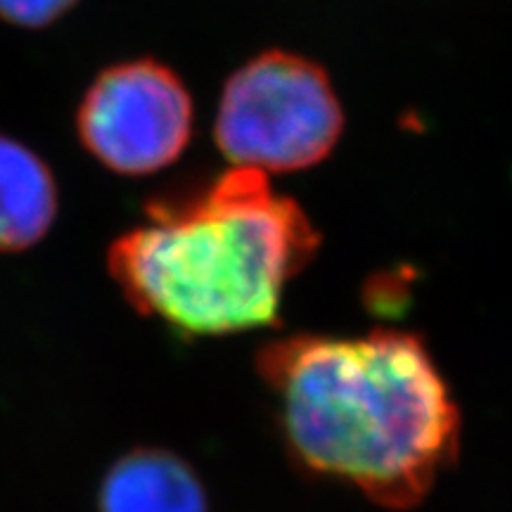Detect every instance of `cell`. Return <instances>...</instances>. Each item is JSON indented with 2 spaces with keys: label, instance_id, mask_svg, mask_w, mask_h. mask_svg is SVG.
I'll use <instances>...</instances> for the list:
<instances>
[{
  "label": "cell",
  "instance_id": "3",
  "mask_svg": "<svg viewBox=\"0 0 512 512\" xmlns=\"http://www.w3.org/2000/svg\"><path fill=\"white\" fill-rule=\"evenodd\" d=\"M342 121L335 88L318 64L266 53L228 79L216 114V143L242 169L299 171L330 155Z\"/></svg>",
  "mask_w": 512,
  "mask_h": 512
},
{
  "label": "cell",
  "instance_id": "1",
  "mask_svg": "<svg viewBox=\"0 0 512 512\" xmlns=\"http://www.w3.org/2000/svg\"><path fill=\"white\" fill-rule=\"evenodd\" d=\"M254 363L287 453L306 475L411 510L456 463L460 408L415 332H302L264 344Z\"/></svg>",
  "mask_w": 512,
  "mask_h": 512
},
{
  "label": "cell",
  "instance_id": "6",
  "mask_svg": "<svg viewBox=\"0 0 512 512\" xmlns=\"http://www.w3.org/2000/svg\"><path fill=\"white\" fill-rule=\"evenodd\" d=\"M57 216L50 166L8 136H0V252H24L46 238Z\"/></svg>",
  "mask_w": 512,
  "mask_h": 512
},
{
  "label": "cell",
  "instance_id": "4",
  "mask_svg": "<svg viewBox=\"0 0 512 512\" xmlns=\"http://www.w3.org/2000/svg\"><path fill=\"white\" fill-rule=\"evenodd\" d=\"M76 133L114 174H155L174 164L190 143L192 98L162 62L112 64L83 93Z\"/></svg>",
  "mask_w": 512,
  "mask_h": 512
},
{
  "label": "cell",
  "instance_id": "7",
  "mask_svg": "<svg viewBox=\"0 0 512 512\" xmlns=\"http://www.w3.org/2000/svg\"><path fill=\"white\" fill-rule=\"evenodd\" d=\"M79 0H0V19L22 29H43L67 15Z\"/></svg>",
  "mask_w": 512,
  "mask_h": 512
},
{
  "label": "cell",
  "instance_id": "5",
  "mask_svg": "<svg viewBox=\"0 0 512 512\" xmlns=\"http://www.w3.org/2000/svg\"><path fill=\"white\" fill-rule=\"evenodd\" d=\"M100 512H209L202 479L181 456L138 448L110 467L100 486Z\"/></svg>",
  "mask_w": 512,
  "mask_h": 512
},
{
  "label": "cell",
  "instance_id": "2",
  "mask_svg": "<svg viewBox=\"0 0 512 512\" xmlns=\"http://www.w3.org/2000/svg\"><path fill=\"white\" fill-rule=\"evenodd\" d=\"M145 216L114 240L107 266L133 309L190 339L278 323L285 287L320 242L297 204L242 166Z\"/></svg>",
  "mask_w": 512,
  "mask_h": 512
}]
</instances>
